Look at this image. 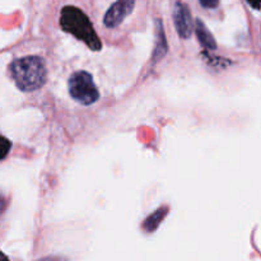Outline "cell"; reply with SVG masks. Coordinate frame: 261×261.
Instances as JSON below:
<instances>
[{
  "instance_id": "obj_8",
  "label": "cell",
  "mask_w": 261,
  "mask_h": 261,
  "mask_svg": "<svg viewBox=\"0 0 261 261\" xmlns=\"http://www.w3.org/2000/svg\"><path fill=\"white\" fill-rule=\"evenodd\" d=\"M167 213L168 206H161V208H158L157 211L153 212L150 216H148L147 218H145V221L143 222V229H144L145 232H148V233L154 232L155 229L160 227V224L162 223L163 219L166 218Z\"/></svg>"
},
{
  "instance_id": "obj_12",
  "label": "cell",
  "mask_w": 261,
  "mask_h": 261,
  "mask_svg": "<svg viewBox=\"0 0 261 261\" xmlns=\"http://www.w3.org/2000/svg\"><path fill=\"white\" fill-rule=\"evenodd\" d=\"M5 206H7V200H5L4 195H3L2 193H0V216H2V213L4 212Z\"/></svg>"
},
{
  "instance_id": "obj_1",
  "label": "cell",
  "mask_w": 261,
  "mask_h": 261,
  "mask_svg": "<svg viewBox=\"0 0 261 261\" xmlns=\"http://www.w3.org/2000/svg\"><path fill=\"white\" fill-rule=\"evenodd\" d=\"M9 71L15 86L22 92L38 91L47 79V69L40 56L31 55L15 59L10 64Z\"/></svg>"
},
{
  "instance_id": "obj_6",
  "label": "cell",
  "mask_w": 261,
  "mask_h": 261,
  "mask_svg": "<svg viewBox=\"0 0 261 261\" xmlns=\"http://www.w3.org/2000/svg\"><path fill=\"white\" fill-rule=\"evenodd\" d=\"M166 53H167V41H166L162 20L155 19V46L154 53H153V60H161L166 55Z\"/></svg>"
},
{
  "instance_id": "obj_14",
  "label": "cell",
  "mask_w": 261,
  "mask_h": 261,
  "mask_svg": "<svg viewBox=\"0 0 261 261\" xmlns=\"http://www.w3.org/2000/svg\"><path fill=\"white\" fill-rule=\"evenodd\" d=\"M0 261H10L9 259H8V257L7 256H5V255L4 254H3V252L2 251H0Z\"/></svg>"
},
{
  "instance_id": "obj_10",
  "label": "cell",
  "mask_w": 261,
  "mask_h": 261,
  "mask_svg": "<svg viewBox=\"0 0 261 261\" xmlns=\"http://www.w3.org/2000/svg\"><path fill=\"white\" fill-rule=\"evenodd\" d=\"M199 2L204 8H208V9H214L219 5V0H199Z\"/></svg>"
},
{
  "instance_id": "obj_13",
  "label": "cell",
  "mask_w": 261,
  "mask_h": 261,
  "mask_svg": "<svg viewBox=\"0 0 261 261\" xmlns=\"http://www.w3.org/2000/svg\"><path fill=\"white\" fill-rule=\"evenodd\" d=\"M247 2H249V4L251 5V7H254L255 9H259L260 0H247Z\"/></svg>"
},
{
  "instance_id": "obj_11",
  "label": "cell",
  "mask_w": 261,
  "mask_h": 261,
  "mask_svg": "<svg viewBox=\"0 0 261 261\" xmlns=\"http://www.w3.org/2000/svg\"><path fill=\"white\" fill-rule=\"evenodd\" d=\"M37 261H68V260H66L65 257H61V256H47V257H42V259Z\"/></svg>"
},
{
  "instance_id": "obj_4",
  "label": "cell",
  "mask_w": 261,
  "mask_h": 261,
  "mask_svg": "<svg viewBox=\"0 0 261 261\" xmlns=\"http://www.w3.org/2000/svg\"><path fill=\"white\" fill-rule=\"evenodd\" d=\"M135 7V0H116L103 18V23L107 28H116L124 22L125 18L132 14Z\"/></svg>"
},
{
  "instance_id": "obj_7",
  "label": "cell",
  "mask_w": 261,
  "mask_h": 261,
  "mask_svg": "<svg viewBox=\"0 0 261 261\" xmlns=\"http://www.w3.org/2000/svg\"><path fill=\"white\" fill-rule=\"evenodd\" d=\"M195 32H196V37H198L199 42L201 43V46L208 50H216L217 48V42L214 36L212 35L211 31L206 28V25L204 24L203 20L200 18L195 20Z\"/></svg>"
},
{
  "instance_id": "obj_3",
  "label": "cell",
  "mask_w": 261,
  "mask_h": 261,
  "mask_svg": "<svg viewBox=\"0 0 261 261\" xmlns=\"http://www.w3.org/2000/svg\"><path fill=\"white\" fill-rule=\"evenodd\" d=\"M69 93L71 98L83 106H89L98 101L99 92L93 76L84 70L75 71L69 79Z\"/></svg>"
},
{
  "instance_id": "obj_2",
  "label": "cell",
  "mask_w": 261,
  "mask_h": 261,
  "mask_svg": "<svg viewBox=\"0 0 261 261\" xmlns=\"http://www.w3.org/2000/svg\"><path fill=\"white\" fill-rule=\"evenodd\" d=\"M60 27L63 31L86 43L91 50L99 51L102 48L101 40L94 31L91 19L79 8L66 5L61 9Z\"/></svg>"
},
{
  "instance_id": "obj_9",
  "label": "cell",
  "mask_w": 261,
  "mask_h": 261,
  "mask_svg": "<svg viewBox=\"0 0 261 261\" xmlns=\"http://www.w3.org/2000/svg\"><path fill=\"white\" fill-rule=\"evenodd\" d=\"M10 148H12V142L0 134V161L7 157L8 153L10 152Z\"/></svg>"
},
{
  "instance_id": "obj_5",
  "label": "cell",
  "mask_w": 261,
  "mask_h": 261,
  "mask_svg": "<svg viewBox=\"0 0 261 261\" xmlns=\"http://www.w3.org/2000/svg\"><path fill=\"white\" fill-rule=\"evenodd\" d=\"M173 22L178 36L184 40L189 38L193 33V19L188 5L182 2H177L173 8Z\"/></svg>"
}]
</instances>
